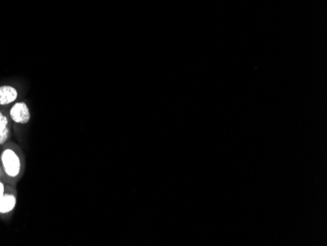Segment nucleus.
Here are the masks:
<instances>
[{
	"instance_id": "nucleus-2",
	"label": "nucleus",
	"mask_w": 327,
	"mask_h": 246,
	"mask_svg": "<svg viewBox=\"0 0 327 246\" xmlns=\"http://www.w3.org/2000/svg\"><path fill=\"white\" fill-rule=\"evenodd\" d=\"M10 115L14 122L20 123V124L28 123L31 118L28 106L22 102L16 103L15 105L13 106V108L11 109Z\"/></svg>"
},
{
	"instance_id": "nucleus-8",
	"label": "nucleus",
	"mask_w": 327,
	"mask_h": 246,
	"mask_svg": "<svg viewBox=\"0 0 327 246\" xmlns=\"http://www.w3.org/2000/svg\"><path fill=\"white\" fill-rule=\"evenodd\" d=\"M0 176H1V170H0Z\"/></svg>"
},
{
	"instance_id": "nucleus-7",
	"label": "nucleus",
	"mask_w": 327,
	"mask_h": 246,
	"mask_svg": "<svg viewBox=\"0 0 327 246\" xmlns=\"http://www.w3.org/2000/svg\"><path fill=\"white\" fill-rule=\"evenodd\" d=\"M3 192H4V187L3 184L0 182V197L3 195Z\"/></svg>"
},
{
	"instance_id": "nucleus-1",
	"label": "nucleus",
	"mask_w": 327,
	"mask_h": 246,
	"mask_svg": "<svg viewBox=\"0 0 327 246\" xmlns=\"http://www.w3.org/2000/svg\"><path fill=\"white\" fill-rule=\"evenodd\" d=\"M2 163L7 175L16 176L20 172V160L12 150H5L2 154Z\"/></svg>"
},
{
	"instance_id": "nucleus-6",
	"label": "nucleus",
	"mask_w": 327,
	"mask_h": 246,
	"mask_svg": "<svg viewBox=\"0 0 327 246\" xmlns=\"http://www.w3.org/2000/svg\"><path fill=\"white\" fill-rule=\"evenodd\" d=\"M7 124H8L7 118L0 112V130H3L4 128H6Z\"/></svg>"
},
{
	"instance_id": "nucleus-4",
	"label": "nucleus",
	"mask_w": 327,
	"mask_h": 246,
	"mask_svg": "<svg viewBox=\"0 0 327 246\" xmlns=\"http://www.w3.org/2000/svg\"><path fill=\"white\" fill-rule=\"evenodd\" d=\"M16 205V198L12 194L2 195L0 197V213H8Z\"/></svg>"
},
{
	"instance_id": "nucleus-5",
	"label": "nucleus",
	"mask_w": 327,
	"mask_h": 246,
	"mask_svg": "<svg viewBox=\"0 0 327 246\" xmlns=\"http://www.w3.org/2000/svg\"><path fill=\"white\" fill-rule=\"evenodd\" d=\"M8 136H9V130L7 127L4 128L3 130H0V144H3L7 141Z\"/></svg>"
},
{
	"instance_id": "nucleus-3",
	"label": "nucleus",
	"mask_w": 327,
	"mask_h": 246,
	"mask_svg": "<svg viewBox=\"0 0 327 246\" xmlns=\"http://www.w3.org/2000/svg\"><path fill=\"white\" fill-rule=\"evenodd\" d=\"M18 96L17 90L12 86H1L0 87V104L5 105L13 102Z\"/></svg>"
}]
</instances>
